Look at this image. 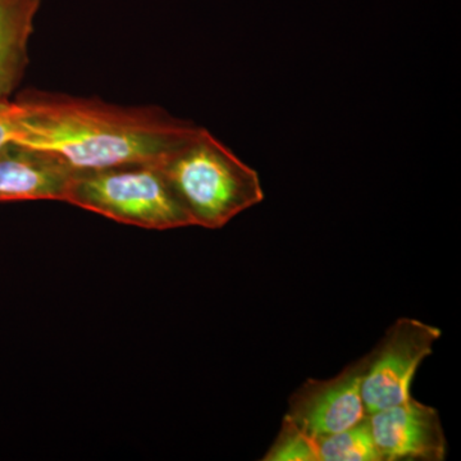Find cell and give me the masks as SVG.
Returning <instances> with one entry per match:
<instances>
[{
	"mask_svg": "<svg viewBox=\"0 0 461 461\" xmlns=\"http://www.w3.org/2000/svg\"><path fill=\"white\" fill-rule=\"evenodd\" d=\"M14 140L50 151L76 172L162 165L200 131L158 105H121L41 89L23 91Z\"/></svg>",
	"mask_w": 461,
	"mask_h": 461,
	"instance_id": "obj_1",
	"label": "cell"
},
{
	"mask_svg": "<svg viewBox=\"0 0 461 461\" xmlns=\"http://www.w3.org/2000/svg\"><path fill=\"white\" fill-rule=\"evenodd\" d=\"M159 167L194 226L222 229L264 200L256 169L204 127Z\"/></svg>",
	"mask_w": 461,
	"mask_h": 461,
	"instance_id": "obj_2",
	"label": "cell"
},
{
	"mask_svg": "<svg viewBox=\"0 0 461 461\" xmlns=\"http://www.w3.org/2000/svg\"><path fill=\"white\" fill-rule=\"evenodd\" d=\"M66 203L147 230L194 226L159 165L76 172Z\"/></svg>",
	"mask_w": 461,
	"mask_h": 461,
	"instance_id": "obj_3",
	"label": "cell"
},
{
	"mask_svg": "<svg viewBox=\"0 0 461 461\" xmlns=\"http://www.w3.org/2000/svg\"><path fill=\"white\" fill-rule=\"evenodd\" d=\"M441 330L423 321L402 318L366 355L362 393L366 414L390 408L411 397L412 379L433 351Z\"/></svg>",
	"mask_w": 461,
	"mask_h": 461,
	"instance_id": "obj_4",
	"label": "cell"
},
{
	"mask_svg": "<svg viewBox=\"0 0 461 461\" xmlns=\"http://www.w3.org/2000/svg\"><path fill=\"white\" fill-rule=\"evenodd\" d=\"M368 359L363 357L335 377L308 379L290 399L286 417L313 437L353 429L366 420L362 384Z\"/></svg>",
	"mask_w": 461,
	"mask_h": 461,
	"instance_id": "obj_5",
	"label": "cell"
},
{
	"mask_svg": "<svg viewBox=\"0 0 461 461\" xmlns=\"http://www.w3.org/2000/svg\"><path fill=\"white\" fill-rule=\"evenodd\" d=\"M373 441L382 461H442L447 441L438 411L409 397L368 415Z\"/></svg>",
	"mask_w": 461,
	"mask_h": 461,
	"instance_id": "obj_6",
	"label": "cell"
},
{
	"mask_svg": "<svg viewBox=\"0 0 461 461\" xmlns=\"http://www.w3.org/2000/svg\"><path fill=\"white\" fill-rule=\"evenodd\" d=\"M76 171L50 151L11 141L0 150V203L65 202Z\"/></svg>",
	"mask_w": 461,
	"mask_h": 461,
	"instance_id": "obj_7",
	"label": "cell"
},
{
	"mask_svg": "<svg viewBox=\"0 0 461 461\" xmlns=\"http://www.w3.org/2000/svg\"><path fill=\"white\" fill-rule=\"evenodd\" d=\"M41 0H0V100L9 99L29 66V44Z\"/></svg>",
	"mask_w": 461,
	"mask_h": 461,
	"instance_id": "obj_8",
	"label": "cell"
},
{
	"mask_svg": "<svg viewBox=\"0 0 461 461\" xmlns=\"http://www.w3.org/2000/svg\"><path fill=\"white\" fill-rule=\"evenodd\" d=\"M318 461H382L371 429L368 417L353 429L317 437Z\"/></svg>",
	"mask_w": 461,
	"mask_h": 461,
	"instance_id": "obj_9",
	"label": "cell"
},
{
	"mask_svg": "<svg viewBox=\"0 0 461 461\" xmlns=\"http://www.w3.org/2000/svg\"><path fill=\"white\" fill-rule=\"evenodd\" d=\"M263 460L318 461L317 437L308 435L285 417L280 433Z\"/></svg>",
	"mask_w": 461,
	"mask_h": 461,
	"instance_id": "obj_10",
	"label": "cell"
},
{
	"mask_svg": "<svg viewBox=\"0 0 461 461\" xmlns=\"http://www.w3.org/2000/svg\"><path fill=\"white\" fill-rule=\"evenodd\" d=\"M16 136V108L14 100H0V150Z\"/></svg>",
	"mask_w": 461,
	"mask_h": 461,
	"instance_id": "obj_11",
	"label": "cell"
}]
</instances>
